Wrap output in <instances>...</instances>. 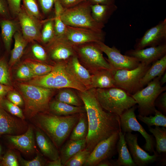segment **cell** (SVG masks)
<instances>
[{"label": "cell", "mask_w": 166, "mask_h": 166, "mask_svg": "<svg viewBox=\"0 0 166 166\" xmlns=\"http://www.w3.org/2000/svg\"><path fill=\"white\" fill-rule=\"evenodd\" d=\"M125 138L132 157L136 166H147L158 160L160 156L156 152L150 155L139 146L137 134L127 132Z\"/></svg>", "instance_id": "15"}, {"label": "cell", "mask_w": 166, "mask_h": 166, "mask_svg": "<svg viewBox=\"0 0 166 166\" xmlns=\"http://www.w3.org/2000/svg\"><path fill=\"white\" fill-rule=\"evenodd\" d=\"M86 139L78 140H69L60 149V157L63 166L69 159L86 147Z\"/></svg>", "instance_id": "25"}, {"label": "cell", "mask_w": 166, "mask_h": 166, "mask_svg": "<svg viewBox=\"0 0 166 166\" xmlns=\"http://www.w3.org/2000/svg\"><path fill=\"white\" fill-rule=\"evenodd\" d=\"M2 44H3V42H2V39H1V36H0V47H1V45Z\"/></svg>", "instance_id": "57"}, {"label": "cell", "mask_w": 166, "mask_h": 166, "mask_svg": "<svg viewBox=\"0 0 166 166\" xmlns=\"http://www.w3.org/2000/svg\"><path fill=\"white\" fill-rule=\"evenodd\" d=\"M166 69V55L152 63L140 82L141 89L156 77L161 76Z\"/></svg>", "instance_id": "26"}, {"label": "cell", "mask_w": 166, "mask_h": 166, "mask_svg": "<svg viewBox=\"0 0 166 166\" xmlns=\"http://www.w3.org/2000/svg\"><path fill=\"white\" fill-rule=\"evenodd\" d=\"M16 76L21 79H29L35 77L30 68L25 63L18 69Z\"/></svg>", "instance_id": "45"}, {"label": "cell", "mask_w": 166, "mask_h": 166, "mask_svg": "<svg viewBox=\"0 0 166 166\" xmlns=\"http://www.w3.org/2000/svg\"><path fill=\"white\" fill-rule=\"evenodd\" d=\"M161 76L156 77L149 82L146 87L131 95L138 104L139 115L148 116L154 114L156 109L155 101L159 96L166 90V86H163L160 85Z\"/></svg>", "instance_id": "7"}, {"label": "cell", "mask_w": 166, "mask_h": 166, "mask_svg": "<svg viewBox=\"0 0 166 166\" xmlns=\"http://www.w3.org/2000/svg\"><path fill=\"white\" fill-rule=\"evenodd\" d=\"M154 116L150 115L142 116L138 115L137 118L140 121L146 124L148 127L152 126H162L166 127V116L161 112L156 109Z\"/></svg>", "instance_id": "34"}, {"label": "cell", "mask_w": 166, "mask_h": 166, "mask_svg": "<svg viewBox=\"0 0 166 166\" xmlns=\"http://www.w3.org/2000/svg\"><path fill=\"white\" fill-rule=\"evenodd\" d=\"M91 5L86 0L65 9L61 16L62 21L66 26L102 31L105 25L97 22L93 18Z\"/></svg>", "instance_id": "6"}, {"label": "cell", "mask_w": 166, "mask_h": 166, "mask_svg": "<svg viewBox=\"0 0 166 166\" xmlns=\"http://www.w3.org/2000/svg\"><path fill=\"white\" fill-rule=\"evenodd\" d=\"M6 138L13 147L23 153H31L35 150L34 134L31 126H29L26 132L22 134L8 135Z\"/></svg>", "instance_id": "19"}, {"label": "cell", "mask_w": 166, "mask_h": 166, "mask_svg": "<svg viewBox=\"0 0 166 166\" xmlns=\"http://www.w3.org/2000/svg\"><path fill=\"white\" fill-rule=\"evenodd\" d=\"M0 106L11 114L23 120L25 119V117L22 109L18 106L7 99L3 98L0 100Z\"/></svg>", "instance_id": "39"}, {"label": "cell", "mask_w": 166, "mask_h": 166, "mask_svg": "<svg viewBox=\"0 0 166 166\" xmlns=\"http://www.w3.org/2000/svg\"><path fill=\"white\" fill-rule=\"evenodd\" d=\"M119 138L117 144L118 158L116 161L113 160L114 166H136L128 149L125 138V133L121 130L119 132Z\"/></svg>", "instance_id": "23"}, {"label": "cell", "mask_w": 166, "mask_h": 166, "mask_svg": "<svg viewBox=\"0 0 166 166\" xmlns=\"http://www.w3.org/2000/svg\"><path fill=\"white\" fill-rule=\"evenodd\" d=\"M87 115L88 131L85 148L91 152L100 142L119 132L120 117L104 109L97 97L95 89L79 91Z\"/></svg>", "instance_id": "1"}, {"label": "cell", "mask_w": 166, "mask_h": 166, "mask_svg": "<svg viewBox=\"0 0 166 166\" xmlns=\"http://www.w3.org/2000/svg\"><path fill=\"white\" fill-rule=\"evenodd\" d=\"M151 64L140 62L136 68L131 70H113L116 87L121 89L131 95L142 89L141 79Z\"/></svg>", "instance_id": "9"}, {"label": "cell", "mask_w": 166, "mask_h": 166, "mask_svg": "<svg viewBox=\"0 0 166 166\" xmlns=\"http://www.w3.org/2000/svg\"><path fill=\"white\" fill-rule=\"evenodd\" d=\"M23 7L30 14L42 20L43 16L41 15L36 0H22Z\"/></svg>", "instance_id": "41"}, {"label": "cell", "mask_w": 166, "mask_h": 166, "mask_svg": "<svg viewBox=\"0 0 166 166\" xmlns=\"http://www.w3.org/2000/svg\"><path fill=\"white\" fill-rule=\"evenodd\" d=\"M105 36L103 31L99 32L86 28L66 26L61 36L74 46L90 42H104Z\"/></svg>", "instance_id": "13"}, {"label": "cell", "mask_w": 166, "mask_h": 166, "mask_svg": "<svg viewBox=\"0 0 166 166\" xmlns=\"http://www.w3.org/2000/svg\"><path fill=\"white\" fill-rule=\"evenodd\" d=\"M125 54L136 58L140 62L150 65L166 55V43L139 49H131Z\"/></svg>", "instance_id": "18"}, {"label": "cell", "mask_w": 166, "mask_h": 166, "mask_svg": "<svg viewBox=\"0 0 166 166\" xmlns=\"http://www.w3.org/2000/svg\"><path fill=\"white\" fill-rule=\"evenodd\" d=\"M56 100L76 106H81L78 96L73 91L66 89L60 91L57 95Z\"/></svg>", "instance_id": "35"}, {"label": "cell", "mask_w": 166, "mask_h": 166, "mask_svg": "<svg viewBox=\"0 0 166 166\" xmlns=\"http://www.w3.org/2000/svg\"><path fill=\"white\" fill-rule=\"evenodd\" d=\"M17 16L24 38L29 42L34 41L41 42L42 26L47 19H37L28 13L23 6Z\"/></svg>", "instance_id": "14"}, {"label": "cell", "mask_w": 166, "mask_h": 166, "mask_svg": "<svg viewBox=\"0 0 166 166\" xmlns=\"http://www.w3.org/2000/svg\"><path fill=\"white\" fill-rule=\"evenodd\" d=\"M86 0H60L65 9L74 6Z\"/></svg>", "instance_id": "51"}, {"label": "cell", "mask_w": 166, "mask_h": 166, "mask_svg": "<svg viewBox=\"0 0 166 166\" xmlns=\"http://www.w3.org/2000/svg\"><path fill=\"white\" fill-rule=\"evenodd\" d=\"M6 0H0V19H11Z\"/></svg>", "instance_id": "50"}, {"label": "cell", "mask_w": 166, "mask_h": 166, "mask_svg": "<svg viewBox=\"0 0 166 166\" xmlns=\"http://www.w3.org/2000/svg\"><path fill=\"white\" fill-rule=\"evenodd\" d=\"M46 166H63L60 157L58 159L53 160H49L46 162Z\"/></svg>", "instance_id": "54"}, {"label": "cell", "mask_w": 166, "mask_h": 166, "mask_svg": "<svg viewBox=\"0 0 166 166\" xmlns=\"http://www.w3.org/2000/svg\"><path fill=\"white\" fill-rule=\"evenodd\" d=\"M35 131L37 144L42 154L50 160L59 158L57 148L48 136L38 128Z\"/></svg>", "instance_id": "21"}, {"label": "cell", "mask_w": 166, "mask_h": 166, "mask_svg": "<svg viewBox=\"0 0 166 166\" xmlns=\"http://www.w3.org/2000/svg\"><path fill=\"white\" fill-rule=\"evenodd\" d=\"M116 0H86L91 5L99 4L110 5L115 4Z\"/></svg>", "instance_id": "53"}, {"label": "cell", "mask_w": 166, "mask_h": 166, "mask_svg": "<svg viewBox=\"0 0 166 166\" xmlns=\"http://www.w3.org/2000/svg\"><path fill=\"white\" fill-rule=\"evenodd\" d=\"M31 50L33 56L36 59L45 61L48 57V53L45 49L41 45L34 43L32 45Z\"/></svg>", "instance_id": "44"}, {"label": "cell", "mask_w": 166, "mask_h": 166, "mask_svg": "<svg viewBox=\"0 0 166 166\" xmlns=\"http://www.w3.org/2000/svg\"><path fill=\"white\" fill-rule=\"evenodd\" d=\"M46 45L50 57L55 61H67L76 55L74 46L61 37L56 36Z\"/></svg>", "instance_id": "17"}, {"label": "cell", "mask_w": 166, "mask_h": 166, "mask_svg": "<svg viewBox=\"0 0 166 166\" xmlns=\"http://www.w3.org/2000/svg\"><path fill=\"white\" fill-rule=\"evenodd\" d=\"M25 63L30 68L35 77L49 73L52 71L53 67V66L30 60L26 61Z\"/></svg>", "instance_id": "37"}, {"label": "cell", "mask_w": 166, "mask_h": 166, "mask_svg": "<svg viewBox=\"0 0 166 166\" xmlns=\"http://www.w3.org/2000/svg\"><path fill=\"white\" fill-rule=\"evenodd\" d=\"M13 37L14 40V45L11 52L9 62L10 66H13L19 61L29 43L23 37L22 34L18 30L15 32Z\"/></svg>", "instance_id": "30"}, {"label": "cell", "mask_w": 166, "mask_h": 166, "mask_svg": "<svg viewBox=\"0 0 166 166\" xmlns=\"http://www.w3.org/2000/svg\"><path fill=\"white\" fill-rule=\"evenodd\" d=\"M12 89L11 86L4 85L0 83V100Z\"/></svg>", "instance_id": "52"}, {"label": "cell", "mask_w": 166, "mask_h": 166, "mask_svg": "<svg viewBox=\"0 0 166 166\" xmlns=\"http://www.w3.org/2000/svg\"><path fill=\"white\" fill-rule=\"evenodd\" d=\"M97 166H113L112 160L109 161L108 159H106L100 161L97 165Z\"/></svg>", "instance_id": "55"}, {"label": "cell", "mask_w": 166, "mask_h": 166, "mask_svg": "<svg viewBox=\"0 0 166 166\" xmlns=\"http://www.w3.org/2000/svg\"><path fill=\"white\" fill-rule=\"evenodd\" d=\"M11 15L17 16L21 9L22 0H6Z\"/></svg>", "instance_id": "46"}, {"label": "cell", "mask_w": 166, "mask_h": 166, "mask_svg": "<svg viewBox=\"0 0 166 166\" xmlns=\"http://www.w3.org/2000/svg\"><path fill=\"white\" fill-rule=\"evenodd\" d=\"M79 116L80 114L60 116L44 113L35 118L38 128L48 136L58 148L62 146L69 135Z\"/></svg>", "instance_id": "2"}, {"label": "cell", "mask_w": 166, "mask_h": 166, "mask_svg": "<svg viewBox=\"0 0 166 166\" xmlns=\"http://www.w3.org/2000/svg\"><path fill=\"white\" fill-rule=\"evenodd\" d=\"M48 110L51 113L60 116H67L85 112L84 107L74 106L56 100L50 101Z\"/></svg>", "instance_id": "27"}, {"label": "cell", "mask_w": 166, "mask_h": 166, "mask_svg": "<svg viewBox=\"0 0 166 166\" xmlns=\"http://www.w3.org/2000/svg\"><path fill=\"white\" fill-rule=\"evenodd\" d=\"M88 131V124L86 112L80 113L78 121L73 127L70 139L78 140L86 138Z\"/></svg>", "instance_id": "31"}, {"label": "cell", "mask_w": 166, "mask_h": 166, "mask_svg": "<svg viewBox=\"0 0 166 166\" xmlns=\"http://www.w3.org/2000/svg\"><path fill=\"white\" fill-rule=\"evenodd\" d=\"M115 87L112 69L100 70L92 75L90 89H105Z\"/></svg>", "instance_id": "24"}, {"label": "cell", "mask_w": 166, "mask_h": 166, "mask_svg": "<svg viewBox=\"0 0 166 166\" xmlns=\"http://www.w3.org/2000/svg\"><path fill=\"white\" fill-rule=\"evenodd\" d=\"M155 105L164 114H166V92L161 93L156 99Z\"/></svg>", "instance_id": "47"}, {"label": "cell", "mask_w": 166, "mask_h": 166, "mask_svg": "<svg viewBox=\"0 0 166 166\" xmlns=\"http://www.w3.org/2000/svg\"><path fill=\"white\" fill-rule=\"evenodd\" d=\"M19 87L25 104V114L28 118L49 109L52 95L51 89L29 84H21Z\"/></svg>", "instance_id": "4"}, {"label": "cell", "mask_w": 166, "mask_h": 166, "mask_svg": "<svg viewBox=\"0 0 166 166\" xmlns=\"http://www.w3.org/2000/svg\"><path fill=\"white\" fill-rule=\"evenodd\" d=\"M28 83L50 89L69 88L80 92L87 89L71 73L68 68L67 61H59L49 73L34 77Z\"/></svg>", "instance_id": "3"}, {"label": "cell", "mask_w": 166, "mask_h": 166, "mask_svg": "<svg viewBox=\"0 0 166 166\" xmlns=\"http://www.w3.org/2000/svg\"><path fill=\"white\" fill-rule=\"evenodd\" d=\"M0 83L9 86L11 85L8 66L4 56L0 58Z\"/></svg>", "instance_id": "40"}, {"label": "cell", "mask_w": 166, "mask_h": 166, "mask_svg": "<svg viewBox=\"0 0 166 166\" xmlns=\"http://www.w3.org/2000/svg\"><path fill=\"white\" fill-rule=\"evenodd\" d=\"M160 85L163 86L166 82V73L165 72L162 76L160 80Z\"/></svg>", "instance_id": "56"}, {"label": "cell", "mask_w": 166, "mask_h": 166, "mask_svg": "<svg viewBox=\"0 0 166 166\" xmlns=\"http://www.w3.org/2000/svg\"><path fill=\"white\" fill-rule=\"evenodd\" d=\"M95 93L104 109L120 117L126 110L137 104L131 95L117 87L95 89Z\"/></svg>", "instance_id": "5"}, {"label": "cell", "mask_w": 166, "mask_h": 166, "mask_svg": "<svg viewBox=\"0 0 166 166\" xmlns=\"http://www.w3.org/2000/svg\"><path fill=\"white\" fill-rule=\"evenodd\" d=\"M19 163L23 166H45L46 161L43 156L37 153L36 156L30 160H26L21 157L19 159Z\"/></svg>", "instance_id": "43"}, {"label": "cell", "mask_w": 166, "mask_h": 166, "mask_svg": "<svg viewBox=\"0 0 166 166\" xmlns=\"http://www.w3.org/2000/svg\"><path fill=\"white\" fill-rule=\"evenodd\" d=\"M149 131L154 136L156 141V150L159 154L166 152V129L155 126V128L148 127Z\"/></svg>", "instance_id": "33"}, {"label": "cell", "mask_w": 166, "mask_h": 166, "mask_svg": "<svg viewBox=\"0 0 166 166\" xmlns=\"http://www.w3.org/2000/svg\"><path fill=\"white\" fill-rule=\"evenodd\" d=\"M166 19L148 30L138 39L134 49H139L148 46L158 45L166 43Z\"/></svg>", "instance_id": "16"}, {"label": "cell", "mask_w": 166, "mask_h": 166, "mask_svg": "<svg viewBox=\"0 0 166 166\" xmlns=\"http://www.w3.org/2000/svg\"><path fill=\"white\" fill-rule=\"evenodd\" d=\"M43 13L45 15L50 13L54 7L55 0H38Z\"/></svg>", "instance_id": "49"}, {"label": "cell", "mask_w": 166, "mask_h": 166, "mask_svg": "<svg viewBox=\"0 0 166 166\" xmlns=\"http://www.w3.org/2000/svg\"><path fill=\"white\" fill-rule=\"evenodd\" d=\"M21 122L13 117L0 106V135H18L21 132Z\"/></svg>", "instance_id": "22"}, {"label": "cell", "mask_w": 166, "mask_h": 166, "mask_svg": "<svg viewBox=\"0 0 166 166\" xmlns=\"http://www.w3.org/2000/svg\"><path fill=\"white\" fill-rule=\"evenodd\" d=\"M79 60L93 73L102 69H113L96 42L74 46Z\"/></svg>", "instance_id": "8"}, {"label": "cell", "mask_w": 166, "mask_h": 166, "mask_svg": "<svg viewBox=\"0 0 166 166\" xmlns=\"http://www.w3.org/2000/svg\"><path fill=\"white\" fill-rule=\"evenodd\" d=\"M7 95V99L18 106L23 105L24 103L22 97L16 92L10 91Z\"/></svg>", "instance_id": "48"}, {"label": "cell", "mask_w": 166, "mask_h": 166, "mask_svg": "<svg viewBox=\"0 0 166 166\" xmlns=\"http://www.w3.org/2000/svg\"><path fill=\"white\" fill-rule=\"evenodd\" d=\"M1 152H2V148L0 144V160L1 158Z\"/></svg>", "instance_id": "58"}, {"label": "cell", "mask_w": 166, "mask_h": 166, "mask_svg": "<svg viewBox=\"0 0 166 166\" xmlns=\"http://www.w3.org/2000/svg\"><path fill=\"white\" fill-rule=\"evenodd\" d=\"M119 132L97 144L84 166H97L102 160L110 159L115 155L117 152V144L119 138Z\"/></svg>", "instance_id": "12"}, {"label": "cell", "mask_w": 166, "mask_h": 166, "mask_svg": "<svg viewBox=\"0 0 166 166\" xmlns=\"http://www.w3.org/2000/svg\"><path fill=\"white\" fill-rule=\"evenodd\" d=\"M68 68L76 78L85 86L90 89L91 77L89 71L85 67L75 55L67 61Z\"/></svg>", "instance_id": "20"}, {"label": "cell", "mask_w": 166, "mask_h": 166, "mask_svg": "<svg viewBox=\"0 0 166 166\" xmlns=\"http://www.w3.org/2000/svg\"><path fill=\"white\" fill-rule=\"evenodd\" d=\"M65 8L60 0H55L54 5V16L53 17L54 28L56 37L63 35L66 29V25L62 20L61 16Z\"/></svg>", "instance_id": "32"}, {"label": "cell", "mask_w": 166, "mask_h": 166, "mask_svg": "<svg viewBox=\"0 0 166 166\" xmlns=\"http://www.w3.org/2000/svg\"><path fill=\"white\" fill-rule=\"evenodd\" d=\"M93 18L97 22L104 25L117 9L115 4L110 5L96 4L91 5Z\"/></svg>", "instance_id": "29"}, {"label": "cell", "mask_w": 166, "mask_h": 166, "mask_svg": "<svg viewBox=\"0 0 166 166\" xmlns=\"http://www.w3.org/2000/svg\"><path fill=\"white\" fill-rule=\"evenodd\" d=\"M96 43L103 53L107 56V60L113 70H131L137 67L140 63L134 57L122 54L114 46L110 47L102 42Z\"/></svg>", "instance_id": "11"}, {"label": "cell", "mask_w": 166, "mask_h": 166, "mask_svg": "<svg viewBox=\"0 0 166 166\" xmlns=\"http://www.w3.org/2000/svg\"><path fill=\"white\" fill-rule=\"evenodd\" d=\"M91 152L85 148L79 151L65 163V166H84L89 158Z\"/></svg>", "instance_id": "38"}, {"label": "cell", "mask_w": 166, "mask_h": 166, "mask_svg": "<svg viewBox=\"0 0 166 166\" xmlns=\"http://www.w3.org/2000/svg\"><path fill=\"white\" fill-rule=\"evenodd\" d=\"M135 105L124 111L120 116V124L121 131L124 133L139 132L144 138L145 143L144 146L145 150L152 153L154 150L155 142L152 135L148 133L136 119L135 111Z\"/></svg>", "instance_id": "10"}, {"label": "cell", "mask_w": 166, "mask_h": 166, "mask_svg": "<svg viewBox=\"0 0 166 166\" xmlns=\"http://www.w3.org/2000/svg\"><path fill=\"white\" fill-rule=\"evenodd\" d=\"M0 166H19L18 157L15 153L12 150L8 151L1 158L0 160Z\"/></svg>", "instance_id": "42"}, {"label": "cell", "mask_w": 166, "mask_h": 166, "mask_svg": "<svg viewBox=\"0 0 166 166\" xmlns=\"http://www.w3.org/2000/svg\"><path fill=\"white\" fill-rule=\"evenodd\" d=\"M41 32V42L46 45L52 41L56 37L53 17L47 19L43 25Z\"/></svg>", "instance_id": "36"}, {"label": "cell", "mask_w": 166, "mask_h": 166, "mask_svg": "<svg viewBox=\"0 0 166 166\" xmlns=\"http://www.w3.org/2000/svg\"><path fill=\"white\" fill-rule=\"evenodd\" d=\"M0 36L7 52L10 50L13 37L18 30L17 23L11 19H0Z\"/></svg>", "instance_id": "28"}]
</instances>
